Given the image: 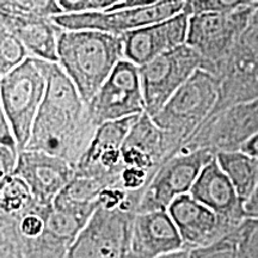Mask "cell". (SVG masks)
I'll list each match as a JSON object with an SVG mask.
<instances>
[{
    "mask_svg": "<svg viewBox=\"0 0 258 258\" xmlns=\"http://www.w3.org/2000/svg\"><path fill=\"white\" fill-rule=\"evenodd\" d=\"M118 3L120 0H91V11H108Z\"/></svg>",
    "mask_w": 258,
    "mask_h": 258,
    "instance_id": "obj_34",
    "label": "cell"
},
{
    "mask_svg": "<svg viewBox=\"0 0 258 258\" xmlns=\"http://www.w3.org/2000/svg\"><path fill=\"white\" fill-rule=\"evenodd\" d=\"M257 3L232 11H208L190 16L186 44L202 56V69L215 74L218 64L225 59L249 24Z\"/></svg>",
    "mask_w": 258,
    "mask_h": 258,
    "instance_id": "obj_5",
    "label": "cell"
},
{
    "mask_svg": "<svg viewBox=\"0 0 258 258\" xmlns=\"http://www.w3.org/2000/svg\"><path fill=\"white\" fill-rule=\"evenodd\" d=\"M186 0H160L143 8L118 9L112 11H88L62 14L53 17L54 22L66 30L95 29L115 35L148 27L178 15L185 10Z\"/></svg>",
    "mask_w": 258,
    "mask_h": 258,
    "instance_id": "obj_8",
    "label": "cell"
},
{
    "mask_svg": "<svg viewBox=\"0 0 258 258\" xmlns=\"http://www.w3.org/2000/svg\"><path fill=\"white\" fill-rule=\"evenodd\" d=\"M238 228L214 243L192 249L190 258H235L238 249Z\"/></svg>",
    "mask_w": 258,
    "mask_h": 258,
    "instance_id": "obj_25",
    "label": "cell"
},
{
    "mask_svg": "<svg viewBox=\"0 0 258 258\" xmlns=\"http://www.w3.org/2000/svg\"><path fill=\"white\" fill-rule=\"evenodd\" d=\"M160 0H128L125 3H121V4L115 5L114 8H111L108 11H112V10H118V9H128V8H143V6H150L153 4H157Z\"/></svg>",
    "mask_w": 258,
    "mask_h": 258,
    "instance_id": "obj_33",
    "label": "cell"
},
{
    "mask_svg": "<svg viewBox=\"0 0 258 258\" xmlns=\"http://www.w3.org/2000/svg\"><path fill=\"white\" fill-rule=\"evenodd\" d=\"M190 15L186 11L148 27L122 34L124 59L143 66L160 54L186 43Z\"/></svg>",
    "mask_w": 258,
    "mask_h": 258,
    "instance_id": "obj_13",
    "label": "cell"
},
{
    "mask_svg": "<svg viewBox=\"0 0 258 258\" xmlns=\"http://www.w3.org/2000/svg\"><path fill=\"white\" fill-rule=\"evenodd\" d=\"M35 203L34 195L17 175L0 177V214L17 217Z\"/></svg>",
    "mask_w": 258,
    "mask_h": 258,
    "instance_id": "obj_22",
    "label": "cell"
},
{
    "mask_svg": "<svg viewBox=\"0 0 258 258\" xmlns=\"http://www.w3.org/2000/svg\"><path fill=\"white\" fill-rule=\"evenodd\" d=\"M190 252H191V250L183 247V249L172 251V252L165 253L163 254V256H159L157 258H190Z\"/></svg>",
    "mask_w": 258,
    "mask_h": 258,
    "instance_id": "obj_36",
    "label": "cell"
},
{
    "mask_svg": "<svg viewBox=\"0 0 258 258\" xmlns=\"http://www.w3.org/2000/svg\"><path fill=\"white\" fill-rule=\"evenodd\" d=\"M184 247L167 211L138 213L132 232L131 258H157Z\"/></svg>",
    "mask_w": 258,
    "mask_h": 258,
    "instance_id": "obj_17",
    "label": "cell"
},
{
    "mask_svg": "<svg viewBox=\"0 0 258 258\" xmlns=\"http://www.w3.org/2000/svg\"><path fill=\"white\" fill-rule=\"evenodd\" d=\"M215 156L211 148H199L179 152L164 163L145 190L138 213L167 211L177 198L190 192L200 172Z\"/></svg>",
    "mask_w": 258,
    "mask_h": 258,
    "instance_id": "obj_7",
    "label": "cell"
},
{
    "mask_svg": "<svg viewBox=\"0 0 258 258\" xmlns=\"http://www.w3.org/2000/svg\"><path fill=\"white\" fill-rule=\"evenodd\" d=\"M189 194L214 212L230 230L238 228L246 219L243 200L219 165L217 156L203 167Z\"/></svg>",
    "mask_w": 258,
    "mask_h": 258,
    "instance_id": "obj_15",
    "label": "cell"
},
{
    "mask_svg": "<svg viewBox=\"0 0 258 258\" xmlns=\"http://www.w3.org/2000/svg\"><path fill=\"white\" fill-rule=\"evenodd\" d=\"M202 63V56L185 43L139 67L147 114L156 116Z\"/></svg>",
    "mask_w": 258,
    "mask_h": 258,
    "instance_id": "obj_6",
    "label": "cell"
},
{
    "mask_svg": "<svg viewBox=\"0 0 258 258\" xmlns=\"http://www.w3.org/2000/svg\"><path fill=\"white\" fill-rule=\"evenodd\" d=\"M0 27L18 37L30 56L59 62L57 42L62 28L54 22L53 17L0 11Z\"/></svg>",
    "mask_w": 258,
    "mask_h": 258,
    "instance_id": "obj_18",
    "label": "cell"
},
{
    "mask_svg": "<svg viewBox=\"0 0 258 258\" xmlns=\"http://www.w3.org/2000/svg\"><path fill=\"white\" fill-rule=\"evenodd\" d=\"M47 86L25 150L42 151L76 167L98 125L72 79L59 62L38 59Z\"/></svg>",
    "mask_w": 258,
    "mask_h": 258,
    "instance_id": "obj_1",
    "label": "cell"
},
{
    "mask_svg": "<svg viewBox=\"0 0 258 258\" xmlns=\"http://www.w3.org/2000/svg\"><path fill=\"white\" fill-rule=\"evenodd\" d=\"M57 56L60 66L89 104L116 64L124 59L123 40L121 35L95 29H62Z\"/></svg>",
    "mask_w": 258,
    "mask_h": 258,
    "instance_id": "obj_2",
    "label": "cell"
},
{
    "mask_svg": "<svg viewBox=\"0 0 258 258\" xmlns=\"http://www.w3.org/2000/svg\"><path fill=\"white\" fill-rule=\"evenodd\" d=\"M252 3L254 0H186L184 11L190 16L208 11L226 12Z\"/></svg>",
    "mask_w": 258,
    "mask_h": 258,
    "instance_id": "obj_28",
    "label": "cell"
},
{
    "mask_svg": "<svg viewBox=\"0 0 258 258\" xmlns=\"http://www.w3.org/2000/svg\"><path fill=\"white\" fill-rule=\"evenodd\" d=\"M257 133L258 98L231 106L206 122L183 145L179 152L199 148H211L215 153L238 151Z\"/></svg>",
    "mask_w": 258,
    "mask_h": 258,
    "instance_id": "obj_11",
    "label": "cell"
},
{
    "mask_svg": "<svg viewBox=\"0 0 258 258\" xmlns=\"http://www.w3.org/2000/svg\"><path fill=\"white\" fill-rule=\"evenodd\" d=\"M63 14H80L91 11V0H57Z\"/></svg>",
    "mask_w": 258,
    "mask_h": 258,
    "instance_id": "obj_31",
    "label": "cell"
},
{
    "mask_svg": "<svg viewBox=\"0 0 258 258\" xmlns=\"http://www.w3.org/2000/svg\"><path fill=\"white\" fill-rule=\"evenodd\" d=\"M173 156L165 132L147 112L139 116L122 146L123 171L139 172L151 180Z\"/></svg>",
    "mask_w": 258,
    "mask_h": 258,
    "instance_id": "obj_12",
    "label": "cell"
},
{
    "mask_svg": "<svg viewBox=\"0 0 258 258\" xmlns=\"http://www.w3.org/2000/svg\"><path fill=\"white\" fill-rule=\"evenodd\" d=\"M139 116L99 125L89 148L76 165V176L95 179L105 188H118L123 171L122 146Z\"/></svg>",
    "mask_w": 258,
    "mask_h": 258,
    "instance_id": "obj_9",
    "label": "cell"
},
{
    "mask_svg": "<svg viewBox=\"0 0 258 258\" xmlns=\"http://www.w3.org/2000/svg\"><path fill=\"white\" fill-rule=\"evenodd\" d=\"M105 186L95 179L76 176L54 201V208L67 211L91 220L98 208L99 196Z\"/></svg>",
    "mask_w": 258,
    "mask_h": 258,
    "instance_id": "obj_20",
    "label": "cell"
},
{
    "mask_svg": "<svg viewBox=\"0 0 258 258\" xmlns=\"http://www.w3.org/2000/svg\"><path fill=\"white\" fill-rule=\"evenodd\" d=\"M238 42L258 61V4Z\"/></svg>",
    "mask_w": 258,
    "mask_h": 258,
    "instance_id": "obj_30",
    "label": "cell"
},
{
    "mask_svg": "<svg viewBox=\"0 0 258 258\" xmlns=\"http://www.w3.org/2000/svg\"><path fill=\"white\" fill-rule=\"evenodd\" d=\"M217 160L224 172L233 183L239 198L245 203L253 192L258 182V159L251 154L238 151H222Z\"/></svg>",
    "mask_w": 258,
    "mask_h": 258,
    "instance_id": "obj_21",
    "label": "cell"
},
{
    "mask_svg": "<svg viewBox=\"0 0 258 258\" xmlns=\"http://www.w3.org/2000/svg\"><path fill=\"white\" fill-rule=\"evenodd\" d=\"M0 258H25L14 221L0 214Z\"/></svg>",
    "mask_w": 258,
    "mask_h": 258,
    "instance_id": "obj_26",
    "label": "cell"
},
{
    "mask_svg": "<svg viewBox=\"0 0 258 258\" xmlns=\"http://www.w3.org/2000/svg\"><path fill=\"white\" fill-rule=\"evenodd\" d=\"M66 258H102L88 228H84L67 253Z\"/></svg>",
    "mask_w": 258,
    "mask_h": 258,
    "instance_id": "obj_29",
    "label": "cell"
},
{
    "mask_svg": "<svg viewBox=\"0 0 258 258\" xmlns=\"http://www.w3.org/2000/svg\"><path fill=\"white\" fill-rule=\"evenodd\" d=\"M138 213L98 207L86 225L102 258H131L132 232Z\"/></svg>",
    "mask_w": 258,
    "mask_h": 258,
    "instance_id": "obj_19",
    "label": "cell"
},
{
    "mask_svg": "<svg viewBox=\"0 0 258 258\" xmlns=\"http://www.w3.org/2000/svg\"><path fill=\"white\" fill-rule=\"evenodd\" d=\"M29 56L30 54L18 37L0 29V76L4 77L17 69Z\"/></svg>",
    "mask_w": 258,
    "mask_h": 258,
    "instance_id": "obj_23",
    "label": "cell"
},
{
    "mask_svg": "<svg viewBox=\"0 0 258 258\" xmlns=\"http://www.w3.org/2000/svg\"><path fill=\"white\" fill-rule=\"evenodd\" d=\"M167 212L176 224L186 249L206 246L234 231L230 230L214 212L190 194L177 198Z\"/></svg>",
    "mask_w": 258,
    "mask_h": 258,
    "instance_id": "obj_16",
    "label": "cell"
},
{
    "mask_svg": "<svg viewBox=\"0 0 258 258\" xmlns=\"http://www.w3.org/2000/svg\"><path fill=\"white\" fill-rule=\"evenodd\" d=\"M0 11L40 17H55L63 14L57 0H0Z\"/></svg>",
    "mask_w": 258,
    "mask_h": 258,
    "instance_id": "obj_24",
    "label": "cell"
},
{
    "mask_svg": "<svg viewBox=\"0 0 258 258\" xmlns=\"http://www.w3.org/2000/svg\"><path fill=\"white\" fill-rule=\"evenodd\" d=\"M241 150L258 159V133L254 135V137L251 138L250 140L244 145Z\"/></svg>",
    "mask_w": 258,
    "mask_h": 258,
    "instance_id": "obj_35",
    "label": "cell"
},
{
    "mask_svg": "<svg viewBox=\"0 0 258 258\" xmlns=\"http://www.w3.org/2000/svg\"><path fill=\"white\" fill-rule=\"evenodd\" d=\"M220 80L205 70H198L163 109L153 116V121L165 132L173 156L205 123L214 109L219 97Z\"/></svg>",
    "mask_w": 258,
    "mask_h": 258,
    "instance_id": "obj_3",
    "label": "cell"
},
{
    "mask_svg": "<svg viewBox=\"0 0 258 258\" xmlns=\"http://www.w3.org/2000/svg\"><path fill=\"white\" fill-rule=\"evenodd\" d=\"M258 2V0H254V3H257Z\"/></svg>",
    "mask_w": 258,
    "mask_h": 258,
    "instance_id": "obj_38",
    "label": "cell"
},
{
    "mask_svg": "<svg viewBox=\"0 0 258 258\" xmlns=\"http://www.w3.org/2000/svg\"><path fill=\"white\" fill-rule=\"evenodd\" d=\"M235 258H258V219L246 218L238 228Z\"/></svg>",
    "mask_w": 258,
    "mask_h": 258,
    "instance_id": "obj_27",
    "label": "cell"
},
{
    "mask_svg": "<svg viewBox=\"0 0 258 258\" xmlns=\"http://www.w3.org/2000/svg\"><path fill=\"white\" fill-rule=\"evenodd\" d=\"M245 217L250 219H258V182L253 192L247 199V201L244 203Z\"/></svg>",
    "mask_w": 258,
    "mask_h": 258,
    "instance_id": "obj_32",
    "label": "cell"
},
{
    "mask_svg": "<svg viewBox=\"0 0 258 258\" xmlns=\"http://www.w3.org/2000/svg\"><path fill=\"white\" fill-rule=\"evenodd\" d=\"M15 175L25 180L37 203L53 205L57 195L76 177V167L60 157L24 150L19 154Z\"/></svg>",
    "mask_w": 258,
    "mask_h": 258,
    "instance_id": "obj_14",
    "label": "cell"
},
{
    "mask_svg": "<svg viewBox=\"0 0 258 258\" xmlns=\"http://www.w3.org/2000/svg\"><path fill=\"white\" fill-rule=\"evenodd\" d=\"M88 105L98 127L146 112L139 66L121 60Z\"/></svg>",
    "mask_w": 258,
    "mask_h": 258,
    "instance_id": "obj_10",
    "label": "cell"
},
{
    "mask_svg": "<svg viewBox=\"0 0 258 258\" xmlns=\"http://www.w3.org/2000/svg\"><path fill=\"white\" fill-rule=\"evenodd\" d=\"M46 86V76L34 56L0 79V110L11 124L21 152L29 143Z\"/></svg>",
    "mask_w": 258,
    "mask_h": 258,
    "instance_id": "obj_4",
    "label": "cell"
},
{
    "mask_svg": "<svg viewBox=\"0 0 258 258\" xmlns=\"http://www.w3.org/2000/svg\"><path fill=\"white\" fill-rule=\"evenodd\" d=\"M125 2H128V0H120V3H118V4H121V3H125Z\"/></svg>",
    "mask_w": 258,
    "mask_h": 258,
    "instance_id": "obj_37",
    "label": "cell"
}]
</instances>
